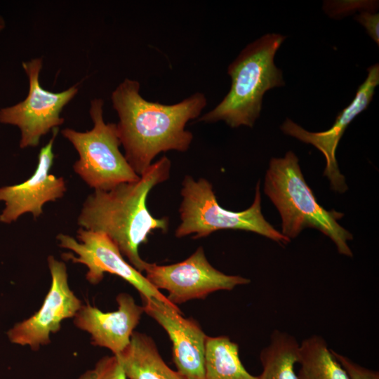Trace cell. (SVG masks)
<instances>
[{"label": "cell", "instance_id": "5", "mask_svg": "<svg viewBox=\"0 0 379 379\" xmlns=\"http://www.w3.org/2000/svg\"><path fill=\"white\" fill-rule=\"evenodd\" d=\"M182 185V200L179 208L181 222L175 232L177 237L194 234L192 238L197 239L220 230H239L255 232L284 245L290 242V239L265 219L261 212L259 182L253 204L239 212L222 208L212 185L205 178L195 180L186 175Z\"/></svg>", "mask_w": 379, "mask_h": 379}, {"label": "cell", "instance_id": "21", "mask_svg": "<svg viewBox=\"0 0 379 379\" xmlns=\"http://www.w3.org/2000/svg\"><path fill=\"white\" fill-rule=\"evenodd\" d=\"M354 19L365 27L368 35L378 45L379 15L371 11H365L356 15Z\"/></svg>", "mask_w": 379, "mask_h": 379}, {"label": "cell", "instance_id": "10", "mask_svg": "<svg viewBox=\"0 0 379 379\" xmlns=\"http://www.w3.org/2000/svg\"><path fill=\"white\" fill-rule=\"evenodd\" d=\"M47 262L51 282L41 307L8 333L12 343L34 351L49 344L51 335L60 330L64 320L74 318L83 305L69 287L66 264L53 255Z\"/></svg>", "mask_w": 379, "mask_h": 379}, {"label": "cell", "instance_id": "7", "mask_svg": "<svg viewBox=\"0 0 379 379\" xmlns=\"http://www.w3.org/2000/svg\"><path fill=\"white\" fill-rule=\"evenodd\" d=\"M22 67L28 79L27 95L15 105L1 108L0 123L19 128V146L25 149L38 146L43 136L63 124L61 113L78 93L79 87L76 84L60 92L44 89L39 81L41 58L24 61Z\"/></svg>", "mask_w": 379, "mask_h": 379}, {"label": "cell", "instance_id": "16", "mask_svg": "<svg viewBox=\"0 0 379 379\" xmlns=\"http://www.w3.org/2000/svg\"><path fill=\"white\" fill-rule=\"evenodd\" d=\"M300 343L282 331L272 333L269 344L260 352L262 372L258 379H298L295 366L299 361Z\"/></svg>", "mask_w": 379, "mask_h": 379}, {"label": "cell", "instance_id": "18", "mask_svg": "<svg viewBox=\"0 0 379 379\" xmlns=\"http://www.w3.org/2000/svg\"><path fill=\"white\" fill-rule=\"evenodd\" d=\"M204 371L205 379H258L244 366L239 345L224 335L207 336Z\"/></svg>", "mask_w": 379, "mask_h": 379}, {"label": "cell", "instance_id": "15", "mask_svg": "<svg viewBox=\"0 0 379 379\" xmlns=\"http://www.w3.org/2000/svg\"><path fill=\"white\" fill-rule=\"evenodd\" d=\"M127 379H185L164 361L152 338L134 331L128 345L115 355Z\"/></svg>", "mask_w": 379, "mask_h": 379}, {"label": "cell", "instance_id": "13", "mask_svg": "<svg viewBox=\"0 0 379 379\" xmlns=\"http://www.w3.org/2000/svg\"><path fill=\"white\" fill-rule=\"evenodd\" d=\"M144 312L167 333L172 343L173 361L185 379H205L207 335L194 319L182 317L180 309L155 298H141Z\"/></svg>", "mask_w": 379, "mask_h": 379}, {"label": "cell", "instance_id": "1", "mask_svg": "<svg viewBox=\"0 0 379 379\" xmlns=\"http://www.w3.org/2000/svg\"><path fill=\"white\" fill-rule=\"evenodd\" d=\"M140 90L139 81L126 78L111 94L124 156L139 176L159 153L190 148L193 135L185 126L198 118L207 105L206 97L200 92L175 104L164 105L147 100Z\"/></svg>", "mask_w": 379, "mask_h": 379}, {"label": "cell", "instance_id": "22", "mask_svg": "<svg viewBox=\"0 0 379 379\" xmlns=\"http://www.w3.org/2000/svg\"><path fill=\"white\" fill-rule=\"evenodd\" d=\"M6 27V21L4 18L0 15V32H2Z\"/></svg>", "mask_w": 379, "mask_h": 379}, {"label": "cell", "instance_id": "19", "mask_svg": "<svg viewBox=\"0 0 379 379\" xmlns=\"http://www.w3.org/2000/svg\"><path fill=\"white\" fill-rule=\"evenodd\" d=\"M77 379H127L115 355L100 359L93 368L84 372Z\"/></svg>", "mask_w": 379, "mask_h": 379}, {"label": "cell", "instance_id": "12", "mask_svg": "<svg viewBox=\"0 0 379 379\" xmlns=\"http://www.w3.org/2000/svg\"><path fill=\"white\" fill-rule=\"evenodd\" d=\"M368 75L358 87L354 98L336 117L333 126L326 131L310 132L287 118L281 126V131L299 140L310 144L319 149L326 159L324 175L333 190L343 193L347 190L345 179L339 171L335 152L340 138L352 121L365 110L373 99L375 88L379 84V65L367 69Z\"/></svg>", "mask_w": 379, "mask_h": 379}, {"label": "cell", "instance_id": "4", "mask_svg": "<svg viewBox=\"0 0 379 379\" xmlns=\"http://www.w3.org/2000/svg\"><path fill=\"white\" fill-rule=\"evenodd\" d=\"M264 191L281 215L282 234L291 239L305 228L317 229L334 242L339 253L352 257L347 244L352 234L338 222L343 213L318 204L293 152L270 160Z\"/></svg>", "mask_w": 379, "mask_h": 379}, {"label": "cell", "instance_id": "17", "mask_svg": "<svg viewBox=\"0 0 379 379\" xmlns=\"http://www.w3.org/2000/svg\"><path fill=\"white\" fill-rule=\"evenodd\" d=\"M298 379H349V377L320 335H313L300 343Z\"/></svg>", "mask_w": 379, "mask_h": 379}, {"label": "cell", "instance_id": "20", "mask_svg": "<svg viewBox=\"0 0 379 379\" xmlns=\"http://www.w3.org/2000/svg\"><path fill=\"white\" fill-rule=\"evenodd\" d=\"M336 359L345 370L349 379H379V372L367 368L354 362L349 357L332 350Z\"/></svg>", "mask_w": 379, "mask_h": 379}, {"label": "cell", "instance_id": "2", "mask_svg": "<svg viewBox=\"0 0 379 379\" xmlns=\"http://www.w3.org/2000/svg\"><path fill=\"white\" fill-rule=\"evenodd\" d=\"M171 167L170 159L164 156L136 181L121 183L108 191L93 190L84 201L77 218L80 228L107 235L140 272L148 262L141 258L140 246L154 230L166 232L168 229V218L153 216L147 199L156 185L168 179Z\"/></svg>", "mask_w": 379, "mask_h": 379}, {"label": "cell", "instance_id": "6", "mask_svg": "<svg viewBox=\"0 0 379 379\" xmlns=\"http://www.w3.org/2000/svg\"><path fill=\"white\" fill-rule=\"evenodd\" d=\"M103 106L102 99L91 100V130L66 128L61 133L79 154L73 165L75 173L93 190L108 191L121 183L136 181L140 176L120 152L117 124L105 121Z\"/></svg>", "mask_w": 379, "mask_h": 379}, {"label": "cell", "instance_id": "11", "mask_svg": "<svg viewBox=\"0 0 379 379\" xmlns=\"http://www.w3.org/2000/svg\"><path fill=\"white\" fill-rule=\"evenodd\" d=\"M58 133V128L54 129L48 142L41 148L36 167L29 178L19 184L0 187V201L5 206L0 213L1 222L11 224L25 213H31L36 219L43 214L46 203L55 201L65 195L66 181L51 173Z\"/></svg>", "mask_w": 379, "mask_h": 379}, {"label": "cell", "instance_id": "9", "mask_svg": "<svg viewBox=\"0 0 379 379\" xmlns=\"http://www.w3.org/2000/svg\"><path fill=\"white\" fill-rule=\"evenodd\" d=\"M144 272L154 287L168 291L167 299L176 306L191 300L204 299L218 291H231L251 281L215 269L208 261L201 246L179 262L167 265L148 262Z\"/></svg>", "mask_w": 379, "mask_h": 379}, {"label": "cell", "instance_id": "14", "mask_svg": "<svg viewBox=\"0 0 379 379\" xmlns=\"http://www.w3.org/2000/svg\"><path fill=\"white\" fill-rule=\"evenodd\" d=\"M118 308L102 312L89 303L82 305L74 319L79 329L87 332L93 345L109 350L113 355L120 354L129 344L131 335L144 312L128 293L116 298Z\"/></svg>", "mask_w": 379, "mask_h": 379}, {"label": "cell", "instance_id": "8", "mask_svg": "<svg viewBox=\"0 0 379 379\" xmlns=\"http://www.w3.org/2000/svg\"><path fill=\"white\" fill-rule=\"evenodd\" d=\"M56 239L60 248L69 251L62 253V258L86 267V279L91 284H99L105 273L114 274L133 286L141 298H155L178 307L127 262L117 246L105 234L79 227L77 239L63 233H59Z\"/></svg>", "mask_w": 379, "mask_h": 379}, {"label": "cell", "instance_id": "3", "mask_svg": "<svg viewBox=\"0 0 379 379\" xmlns=\"http://www.w3.org/2000/svg\"><path fill=\"white\" fill-rule=\"evenodd\" d=\"M286 38L270 33L248 44L228 66L232 81L230 91L199 120L206 123L222 121L231 128L253 127L260 116L265 92L285 85L274 58Z\"/></svg>", "mask_w": 379, "mask_h": 379}]
</instances>
